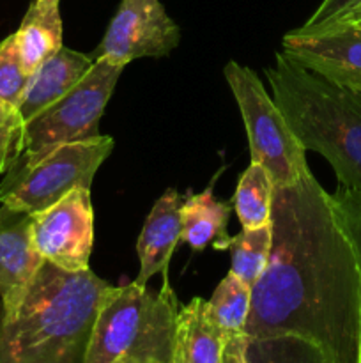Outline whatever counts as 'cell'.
<instances>
[{"label": "cell", "mask_w": 361, "mask_h": 363, "mask_svg": "<svg viewBox=\"0 0 361 363\" xmlns=\"http://www.w3.org/2000/svg\"><path fill=\"white\" fill-rule=\"evenodd\" d=\"M271 254L251 287L248 339L296 335L335 363H357L361 266L342 209L308 172L275 186Z\"/></svg>", "instance_id": "1"}, {"label": "cell", "mask_w": 361, "mask_h": 363, "mask_svg": "<svg viewBox=\"0 0 361 363\" xmlns=\"http://www.w3.org/2000/svg\"><path fill=\"white\" fill-rule=\"evenodd\" d=\"M108 287L91 269L42 262L21 296L0 308V363H85Z\"/></svg>", "instance_id": "2"}, {"label": "cell", "mask_w": 361, "mask_h": 363, "mask_svg": "<svg viewBox=\"0 0 361 363\" xmlns=\"http://www.w3.org/2000/svg\"><path fill=\"white\" fill-rule=\"evenodd\" d=\"M265 77L301 145L328 160L340 188L361 194V92L301 66L285 52L276 53Z\"/></svg>", "instance_id": "3"}, {"label": "cell", "mask_w": 361, "mask_h": 363, "mask_svg": "<svg viewBox=\"0 0 361 363\" xmlns=\"http://www.w3.org/2000/svg\"><path fill=\"white\" fill-rule=\"evenodd\" d=\"M179 301L161 289L131 282L110 286L94 323L85 363H173Z\"/></svg>", "instance_id": "4"}, {"label": "cell", "mask_w": 361, "mask_h": 363, "mask_svg": "<svg viewBox=\"0 0 361 363\" xmlns=\"http://www.w3.org/2000/svg\"><path fill=\"white\" fill-rule=\"evenodd\" d=\"M113 138H94L64 144L32 163L16 162L0 183V202L18 211H42L74 188H88L110 156Z\"/></svg>", "instance_id": "5"}, {"label": "cell", "mask_w": 361, "mask_h": 363, "mask_svg": "<svg viewBox=\"0 0 361 363\" xmlns=\"http://www.w3.org/2000/svg\"><path fill=\"white\" fill-rule=\"evenodd\" d=\"M243 116L251 162L268 170L275 186H290L310 172L306 149L290 130L260 78L248 67L230 60L223 69Z\"/></svg>", "instance_id": "6"}, {"label": "cell", "mask_w": 361, "mask_h": 363, "mask_svg": "<svg viewBox=\"0 0 361 363\" xmlns=\"http://www.w3.org/2000/svg\"><path fill=\"white\" fill-rule=\"evenodd\" d=\"M122 71L119 64L94 59L67 94L25 123L23 155L18 162L32 163L59 145L98 137L99 121Z\"/></svg>", "instance_id": "7"}, {"label": "cell", "mask_w": 361, "mask_h": 363, "mask_svg": "<svg viewBox=\"0 0 361 363\" xmlns=\"http://www.w3.org/2000/svg\"><path fill=\"white\" fill-rule=\"evenodd\" d=\"M32 234L45 261L66 269H88L94 245V209L91 190L74 188L66 197L32 215Z\"/></svg>", "instance_id": "8"}, {"label": "cell", "mask_w": 361, "mask_h": 363, "mask_svg": "<svg viewBox=\"0 0 361 363\" xmlns=\"http://www.w3.org/2000/svg\"><path fill=\"white\" fill-rule=\"evenodd\" d=\"M180 43V30L159 0H122L92 59L126 67L142 57H165Z\"/></svg>", "instance_id": "9"}, {"label": "cell", "mask_w": 361, "mask_h": 363, "mask_svg": "<svg viewBox=\"0 0 361 363\" xmlns=\"http://www.w3.org/2000/svg\"><path fill=\"white\" fill-rule=\"evenodd\" d=\"M283 52L301 66L361 92V25L338 23L317 32L292 30Z\"/></svg>", "instance_id": "10"}, {"label": "cell", "mask_w": 361, "mask_h": 363, "mask_svg": "<svg viewBox=\"0 0 361 363\" xmlns=\"http://www.w3.org/2000/svg\"><path fill=\"white\" fill-rule=\"evenodd\" d=\"M45 259L38 252L32 234V215L0 208V300L9 308L30 284Z\"/></svg>", "instance_id": "11"}, {"label": "cell", "mask_w": 361, "mask_h": 363, "mask_svg": "<svg viewBox=\"0 0 361 363\" xmlns=\"http://www.w3.org/2000/svg\"><path fill=\"white\" fill-rule=\"evenodd\" d=\"M183 202V197L170 188L152 206L137 243L140 272L134 282L138 286H147L149 279L158 273L166 275L173 248L180 241Z\"/></svg>", "instance_id": "12"}, {"label": "cell", "mask_w": 361, "mask_h": 363, "mask_svg": "<svg viewBox=\"0 0 361 363\" xmlns=\"http://www.w3.org/2000/svg\"><path fill=\"white\" fill-rule=\"evenodd\" d=\"M92 62V57L62 46L59 52L39 64L28 78L27 89L18 105V113L23 123H28L32 117L67 94L87 74Z\"/></svg>", "instance_id": "13"}, {"label": "cell", "mask_w": 361, "mask_h": 363, "mask_svg": "<svg viewBox=\"0 0 361 363\" xmlns=\"http://www.w3.org/2000/svg\"><path fill=\"white\" fill-rule=\"evenodd\" d=\"M227 335L216 325L204 298L180 305L176 323L173 363H219Z\"/></svg>", "instance_id": "14"}, {"label": "cell", "mask_w": 361, "mask_h": 363, "mask_svg": "<svg viewBox=\"0 0 361 363\" xmlns=\"http://www.w3.org/2000/svg\"><path fill=\"white\" fill-rule=\"evenodd\" d=\"M230 211L232 204L218 201L212 195V188L191 195L180 208V241L198 252L207 248L209 245L216 250H227L232 243V236L227 233Z\"/></svg>", "instance_id": "15"}, {"label": "cell", "mask_w": 361, "mask_h": 363, "mask_svg": "<svg viewBox=\"0 0 361 363\" xmlns=\"http://www.w3.org/2000/svg\"><path fill=\"white\" fill-rule=\"evenodd\" d=\"M59 4L60 0H34L14 32L21 62L30 74L64 46Z\"/></svg>", "instance_id": "16"}, {"label": "cell", "mask_w": 361, "mask_h": 363, "mask_svg": "<svg viewBox=\"0 0 361 363\" xmlns=\"http://www.w3.org/2000/svg\"><path fill=\"white\" fill-rule=\"evenodd\" d=\"M273 184L268 170L251 162L237 183L232 199V209L237 213L243 229H258L271 223Z\"/></svg>", "instance_id": "17"}, {"label": "cell", "mask_w": 361, "mask_h": 363, "mask_svg": "<svg viewBox=\"0 0 361 363\" xmlns=\"http://www.w3.org/2000/svg\"><path fill=\"white\" fill-rule=\"evenodd\" d=\"M271 223L258 229H243L230 243V272L236 279L253 287L268 266L271 254Z\"/></svg>", "instance_id": "18"}, {"label": "cell", "mask_w": 361, "mask_h": 363, "mask_svg": "<svg viewBox=\"0 0 361 363\" xmlns=\"http://www.w3.org/2000/svg\"><path fill=\"white\" fill-rule=\"evenodd\" d=\"M248 363H335L322 347L296 335L248 339Z\"/></svg>", "instance_id": "19"}, {"label": "cell", "mask_w": 361, "mask_h": 363, "mask_svg": "<svg viewBox=\"0 0 361 363\" xmlns=\"http://www.w3.org/2000/svg\"><path fill=\"white\" fill-rule=\"evenodd\" d=\"M209 312L225 335L244 333L251 305V287L229 273L211 296Z\"/></svg>", "instance_id": "20"}, {"label": "cell", "mask_w": 361, "mask_h": 363, "mask_svg": "<svg viewBox=\"0 0 361 363\" xmlns=\"http://www.w3.org/2000/svg\"><path fill=\"white\" fill-rule=\"evenodd\" d=\"M30 73L25 69L18 52L14 34L0 41V101L7 106L18 108L27 89Z\"/></svg>", "instance_id": "21"}, {"label": "cell", "mask_w": 361, "mask_h": 363, "mask_svg": "<svg viewBox=\"0 0 361 363\" xmlns=\"http://www.w3.org/2000/svg\"><path fill=\"white\" fill-rule=\"evenodd\" d=\"M25 123L18 108L0 101V174H6L23 155Z\"/></svg>", "instance_id": "22"}, {"label": "cell", "mask_w": 361, "mask_h": 363, "mask_svg": "<svg viewBox=\"0 0 361 363\" xmlns=\"http://www.w3.org/2000/svg\"><path fill=\"white\" fill-rule=\"evenodd\" d=\"M335 199L338 202L340 209H342L343 220H345L347 229H349L350 238H353L361 266V194L345 190V188H338Z\"/></svg>", "instance_id": "23"}, {"label": "cell", "mask_w": 361, "mask_h": 363, "mask_svg": "<svg viewBox=\"0 0 361 363\" xmlns=\"http://www.w3.org/2000/svg\"><path fill=\"white\" fill-rule=\"evenodd\" d=\"M361 0H322L321 6L315 9V13L301 25L297 30L301 32H317L329 25L336 23L343 14L349 13L354 6Z\"/></svg>", "instance_id": "24"}, {"label": "cell", "mask_w": 361, "mask_h": 363, "mask_svg": "<svg viewBox=\"0 0 361 363\" xmlns=\"http://www.w3.org/2000/svg\"><path fill=\"white\" fill-rule=\"evenodd\" d=\"M246 333H234L227 335L225 346H223L222 360L219 363H248L246 360Z\"/></svg>", "instance_id": "25"}, {"label": "cell", "mask_w": 361, "mask_h": 363, "mask_svg": "<svg viewBox=\"0 0 361 363\" xmlns=\"http://www.w3.org/2000/svg\"><path fill=\"white\" fill-rule=\"evenodd\" d=\"M357 21H361V2H357L356 6H354L353 9L349 11V13L343 14V16L340 18V20L336 21V23H333V25H338V23H357ZM329 27H331V25H329Z\"/></svg>", "instance_id": "26"}, {"label": "cell", "mask_w": 361, "mask_h": 363, "mask_svg": "<svg viewBox=\"0 0 361 363\" xmlns=\"http://www.w3.org/2000/svg\"><path fill=\"white\" fill-rule=\"evenodd\" d=\"M357 363H361V319H360V357H357Z\"/></svg>", "instance_id": "27"}, {"label": "cell", "mask_w": 361, "mask_h": 363, "mask_svg": "<svg viewBox=\"0 0 361 363\" xmlns=\"http://www.w3.org/2000/svg\"><path fill=\"white\" fill-rule=\"evenodd\" d=\"M357 23H360V25H361V21H357Z\"/></svg>", "instance_id": "28"}]
</instances>
